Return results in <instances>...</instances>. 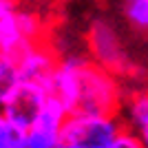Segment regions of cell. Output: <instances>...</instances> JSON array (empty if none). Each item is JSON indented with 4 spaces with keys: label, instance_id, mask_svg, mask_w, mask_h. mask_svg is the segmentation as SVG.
I'll return each instance as SVG.
<instances>
[{
    "label": "cell",
    "instance_id": "6da1fadb",
    "mask_svg": "<svg viewBox=\"0 0 148 148\" xmlns=\"http://www.w3.org/2000/svg\"><path fill=\"white\" fill-rule=\"evenodd\" d=\"M122 88L115 73L86 58L77 73V102L73 111L88 115H117L122 111Z\"/></svg>",
    "mask_w": 148,
    "mask_h": 148
},
{
    "label": "cell",
    "instance_id": "7a4b0ae2",
    "mask_svg": "<svg viewBox=\"0 0 148 148\" xmlns=\"http://www.w3.org/2000/svg\"><path fill=\"white\" fill-rule=\"evenodd\" d=\"M124 122L119 115H88V113H69L60 130L58 148H108Z\"/></svg>",
    "mask_w": 148,
    "mask_h": 148
},
{
    "label": "cell",
    "instance_id": "3957f363",
    "mask_svg": "<svg viewBox=\"0 0 148 148\" xmlns=\"http://www.w3.org/2000/svg\"><path fill=\"white\" fill-rule=\"evenodd\" d=\"M38 40H44V27L38 13L20 5L0 11V51L16 56Z\"/></svg>",
    "mask_w": 148,
    "mask_h": 148
},
{
    "label": "cell",
    "instance_id": "277c9868",
    "mask_svg": "<svg viewBox=\"0 0 148 148\" xmlns=\"http://www.w3.org/2000/svg\"><path fill=\"white\" fill-rule=\"evenodd\" d=\"M49 99V91L33 82H20L16 91L7 97V102L0 106L5 117L20 130H27L42 113L44 104Z\"/></svg>",
    "mask_w": 148,
    "mask_h": 148
},
{
    "label": "cell",
    "instance_id": "5b68a950",
    "mask_svg": "<svg viewBox=\"0 0 148 148\" xmlns=\"http://www.w3.org/2000/svg\"><path fill=\"white\" fill-rule=\"evenodd\" d=\"M88 49H91L93 62L111 73L124 69V64H126L124 44L119 40L117 31L106 20H93L91 29H88Z\"/></svg>",
    "mask_w": 148,
    "mask_h": 148
},
{
    "label": "cell",
    "instance_id": "8992f818",
    "mask_svg": "<svg viewBox=\"0 0 148 148\" xmlns=\"http://www.w3.org/2000/svg\"><path fill=\"white\" fill-rule=\"evenodd\" d=\"M13 58L18 64L20 82H33V84H40L47 88L60 56L44 40H38V42H31L29 47H25Z\"/></svg>",
    "mask_w": 148,
    "mask_h": 148
},
{
    "label": "cell",
    "instance_id": "52a82bcc",
    "mask_svg": "<svg viewBox=\"0 0 148 148\" xmlns=\"http://www.w3.org/2000/svg\"><path fill=\"white\" fill-rule=\"evenodd\" d=\"M69 111L49 95L42 113L25 130V148H58L60 146V130Z\"/></svg>",
    "mask_w": 148,
    "mask_h": 148
},
{
    "label": "cell",
    "instance_id": "ba28073f",
    "mask_svg": "<svg viewBox=\"0 0 148 148\" xmlns=\"http://www.w3.org/2000/svg\"><path fill=\"white\" fill-rule=\"evenodd\" d=\"M86 58L77 56V53H66V56L58 58L56 71L51 75L49 84H47V91L53 99H58L69 113L75 108V102H77V73H80V66L84 64Z\"/></svg>",
    "mask_w": 148,
    "mask_h": 148
},
{
    "label": "cell",
    "instance_id": "9c48e42d",
    "mask_svg": "<svg viewBox=\"0 0 148 148\" xmlns=\"http://www.w3.org/2000/svg\"><path fill=\"white\" fill-rule=\"evenodd\" d=\"M124 106V126L130 128L133 133L142 130L144 126H148V91H137L133 93L126 102H122Z\"/></svg>",
    "mask_w": 148,
    "mask_h": 148
},
{
    "label": "cell",
    "instance_id": "30bf717a",
    "mask_svg": "<svg viewBox=\"0 0 148 148\" xmlns=\"http://www.w3.org/2000/svg\"><path fill=\"white\" fill-rule=\"evenodd\" d=\"M18 84H20V73L16 58L11 53L0 51V106L7 102V97L16 91Z\"/></svg>",
    "mask_w": 148,
    "mask_h": 148
},
{
    "label": "cell",
    "instance_id": "8fae6325",
    "mask_svg": "<svg viewBox=\"0 0 148 148\" xmlns=\"http://www.w3.org/2000/svg\"><path fill=\"white\" fill-rule=\"evenodd\" d=\"M124 18L139 31H148V0H124Z\"/></svg>",
    "mask_w": 148,
    "mask_h": 148
},
{
    "label": "cell",
    "instance_id": "7c38bea8",
    "mask_svg": "<svg viewBox=\"0 0 148 148\" xmlns=\"http://www.w3.org/2000/svg\"><path fill=\"white\" fill-rule=\"evenodd\" d=\"M0 148H25V130L16 128L0 111Z\"/></svg>",
    "mask_w": 148,
    "mask_h": 148
},
{
    "label": "cell",
    "instance_id": "4fadbf2b",
    "mask_svg": "<svg viewBox=\"0 0 148 148\" xmlns=\"http://www.w3.org/2000/svg\"><path fill=\"white\" fill-rule=\"evenodd\" d=\"M108 148H144V146H142V142H139V137L130 128L124 126L117 135H115V139L108 144Z\"/></svg>",
    "mask_w": 148,
    "mask_h": 148
},
{
    "label": "cell",
    "instance_id": "5bb4252c",
    "mask_svg": "<svg viewBox=\"0 0 148 148\" xmlns=\"http://www.w3.org/2000/svg\"><path fill=\"white\" fill-rule=\"evenodd\" d=\"M135 135L139 137V142H142V146H144V148H148V126H144L142 130H137Z\"/></svg>",
    "mask_w": 148,
    "mask_h": 148
},
{
    "label": "cell",
    "instance_id": "9a60e30c",
    "mask_svg": "<svg viewBox=\"0 0 148 148\" xmlns=\"http://www.w3.org/2000/svg\"><path fill=\"white\" fill-rule=\"evenodd\" d=\"M18 5V0H0V11H7V9H13Z\"/></svg>",
    "mask_w": 148,
    "mask_h": 148
}]
</instances>
